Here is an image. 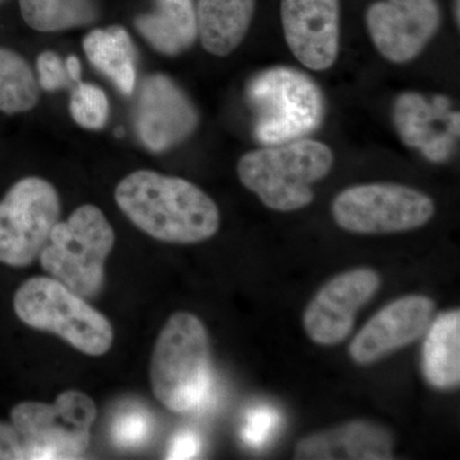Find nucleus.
<instances>
[{
	"label": "nucleus",
	"instance_id": "nucleus-24",
	"mask_svg": "<svg viewBox=\"0 0 460 460\" xmlns=\"http://www.w3.org/2000/svg\"><path fill=\"white\" fill-rule=\"evenodd\" d=\"M151 431L153 420L146 411H126L115 420L111 428V438L117 447L136 449L147 443Z\"/></svg>",
	"mask_w": 460,
	"mask_h": 460
},
{
	"label": "nucleus",
	"instance_id": "nucleus-12",
	"mask_svg": "<svg viewBox=\"0 0 460 460\" xmlns=\"http://www.w3.org/2000/svg\"><path fill=\"white\" fill-rule=\"evenodd\" d=\"M284 39L305 68L328 71L341 53L339 0H280Z\"/></svg>",
	"mask_w": 460,
	"mask_h": 460
},
{
	"label": "nucleus",
	"instance_id": "nucleus-23",
	"mask_svg": "<svg viewBox=\"0 0 460 460\" xmlns=\"http://www.w3.org/2000/svg\"><path fill=\"white\" fill-rule=\"evenodd\" d=\"M72 118L86 129H100L109 115V102L104 91L95 84L78 83L69 102Z\"/></svg>",
	"mask_w": 460,
	"mask_h": 460
},
{
	"label": "nucleus",
	"instance_id": "nucleus-11",
	"mask_svg": "<svg viewBox=\"0 0 460 460\" xmlns=\"http://www.w3.org/2000/svg\"><path fill=\"white\" fill-rule=\"evenodd\" d=\"M380 287V274L374 269L341 272L323 284L305 308V334L314 343L325 347L341 344L352 332L357 314Z\"/></svg>",
	"mask_w": 460,
	"mask_h": 460
},
{
	"label": "nucleus",
	"instance_id": "nucleus-16",
	"mask_svg": "<svg viewBox=\"0 0 460 460\" xmlns=\"http://www.w3.org/2000/svg\"><path fill=\"white\" fill-rule=\"evenodd\" d=\"M394 456V438L383 426L357 420L302 438L295 458L302 460H386Z\"/></svg>",
	"mask_w": 460,
	"mask_h": 460
},
{
	"label": "nucleus",
	"instance_id": "nucleus-26",
	"mask_svg": "<svg viewBox=\"0 0 460 460\" xmlns=\"http://www.w3.org/2000/svg\"><path fill=\"white\" fill-rule=\"evenodd\" d=\"M38 72L39 84L47 91L65 89L72 83L66 63L53 51H45L39 56Z\"/></svg>",
	"mask_w": 460,
	"mask_h": 460
},
{
	"label": "nucleus",
	"instance_id": "nucleus-21",
	"mask_svg": "<svg viewBox=\"0 0 460 460\" xmlns=\"http://www.w3.org/2000/svg\"><path fill=\"white\" fill-rule=\"evenodd\" d=\"M20 8L27 25L41 32L90 25L98 18L93 0H20Z\"/></svg>",
	"mask_w": 460,
	"mask_h": 460
},
{
	"label": "nucleus",
	"instance_id": "nucleus-22",
	"mask_svg": "<svg viewBox=\"0 0 460 460\" xmlns=\"http://www.w3.org/2000/svg\"><path fill=\"white\" fill-rule=\"evenodd\" d=\"M40 87L31 66L16 51L0 48V111L25 113L36 107Z\"/></svg>",
	"mask_w": 460,
	"mask_h": 460
},
{
	"label": "nucleus",
	"instance_id": "nucleus-30",
	"mask_svg": "<svg viewBox=\"0 0 460 460\" xmlns=\"http://www.w3.org/2000/svg\"><path fill=\"white\" fill-rule=\"evenodd\" d=\"M453 16L456 21V27L459 29L460 25V11H459V0H453Z\"/></svg>",
	"mask_w": 460,
	"mask_h": 460
},
{
	"label": "nucleus",
	"instance_id": "nucleus-5",
	"mask_svg": "<svg viewBox=\"0 0 460 460\" xmlns=\"http://www.w3.org/2000/svg\"><path fill=\"white\" fill-rule=\"evenodd\" d=\"M114 230L98 206L84 205L58 222L39 259L51 278L75 295L95 298L105 281V261L113 250Z\"/></svg>",
	"mask_w": 460,
	"mask_h": 460
},
{
	"label": "nucleus",
	"instance_id": "nucleus-7",
	"mask_svg": "<svg viewBox=\"0 0 460 460\" xmlns=\"http://www.w3.org/2000/svg\"><path fill=\"white\" fill-rule=\"evenodd\" d=\"M95 402L68 390L53 404L20 402L12 410V425L22 444L23 459H78L89 447L96 420Z\"/></svg>",
	"mask_w": 460,
	"mask_h": 460
},
{
	"label": "nucleus",
	"instance_id": "nucleus-19",
	"mask_svg": "<svg viewBox=\"0 0 460 460\" xmlns=\"http://www.w3.org/2000/svg\"><path fill=\"white\" fill-rule=\"evenodd\" d=\"M138 32L154 49L177 56L195 44L199 36L193 0H156V9L136 20Z\"/></svg>",
	"mask_w": 460,
	"mask_h": 460
},
{
	"label": "nucleus",
	"instance_id": "nucleus-6",
	"mask_svg": "<svg viewBox=\"0 0 460 460\" xmlns=\"http://www.w3.org/2000/svg\"><path fill=\"white\" fill-rule=\"evenodd\" d=\"M13 305L30 328L56 334L89 356H102L113 344L114 332L107 317L54 278L26 280L18 288Z\"/></svg>",
	"mask_w": 460,
	"mask_h": 460
},
{
	"label": "nucleus",
	"instance_id": "nucleus-9",
	"mask_svg": "<svg viewBox=\"0 0 460 460\" xmlns=\"http://www.w3.org/2000/svg\"><path fill=\"white\" fill-rule=\"evenodd\" d=\"M59 217L53 184L39 177L18 181L0 201V262L25 268L35 261Z\"/></svg>",
	"mask_w": 460,
	"mask_h": 460
},
{
	"label": "nucleus",
	"instance_id": "nucleus-18",
	"mask_svg": "<svg viewBox=\"0 0 460 460\" xmlns=\"http://www.w3.org/2000/svg\"><path fill=\"white\" fill-rule=\"evenodd\" d=\"M422 374L429 386L456 389L460 384V311H447L429 323L422 348Z\"/></svg>",
	"mask_w": 460,
	"mask_h": 460
},
{
	"label": "nucleus",
	"instance_id": "nucleus-29",
	"mask_svg": "<svg viewBox=\"0 0 460 460\" xmlns=\"http://www.w3.org/2000/svg\"><path fill=\"white\" fill-rule=\"evenodd\" d=\"M66 68L74 83H81V62L77 57L69 56L66 58Z\"/></svg>",
	"mask_w": 460,
	"mask_h": 460
},
{
	"label": "nucleus",
	"instance_id": "nucleus-25",
	"mask_svg": "<svg viewBox=\"0 0 460 460\" xmlns=\"http://www.w3.org/2000/svg\"><path fill=\"white\" fill-rule=\"evenodd\" d=\"M280 425V414L266 405L252 408L248 411L243 428L241 429V438L248 447H263L271 436L275 434Z\"/></svg>",
	"mask_w": 460,
	"mask_h": 460
},
{
	"label": "nucleus",
	"instance_id": "nucleus-20",
	"mask_svg": "<svg viewBox=\"0 0 460 460\" xmlns=\"http://www.w3.org/2000/svg\"><path fill=\"white\" fill-rule=\"evenodd\" d=\"M84 50L91 65L123 93L131 95L136 83V49L122 26L93 30L84 38Z\"/></svg>",
	"mask_w": 460,
	"mask_h": 460
},
{
	"label": "nucleus",
	"instance_id": "nucleus-28",
	"mask_svg": "<svg viewBox=\"0 0 460 460\" xmlns=\"http://www.w3.org/2000/svg\"><path fill=\"white\" fill-rule=\"evenodd\" d=\"M23 459L22 444L13 425L0 423V460Z\"/></svg>",
	"mask_w": 460,
	"mask_h": 460
},
{
	"label": "nucleus",
	"instance_id": "nucleus-8",
	"mask_svg": "<svg viewBox=\"0 0 460 460\" xmlns=\"http://www.w3.org/2000/svg\"><path fill=\"white\" fill-rule=\"evenodd\" d=\"M435 213L434 199L429 195L393 181L348 187L332 204L334 222L354 234L411 232L425 226Z\"/></svg>",
	"mask_w": 460,
	"mask_h": 460
},
{
	"label": "nucleus",
	"instance_id": "nucleus-4",
	"mask_svg": "<svg viewBox=\"0 0 460 460\" xmlns=\"http://www.w3.org/2000/svg\"><path fill=\"white\" fill-rule=\"evenodd\" d=\"M246 95L255 114L253 133L263 146L305 138L325 118V96L319 84L293 66L262 69L251 78Z\"/></svg>",
	"mask_w": 460,
	"mask_h": 460
},
{
	"label": "nucleus",
	"instance_id": "nucleus-10",
	"mask_svg": "<svg viewBox=\"0 0 460 460\" xmlns=\"http://www.w3.org/2000/svg\"><path fill=\"white\" fill-rule=\"evenodd\" d=\"M441 26L438 0H378L366 12L375 49L393 65L419 58Z\"/></svg>",
	"mask_w": 460,
	"mask_h": 460
},
{
	"label": "nucleus",
	"instance_id": "nucleus-14",
	"mask_svg": "<svg viewBox=\"0 0 460 460\" xmlns=\"http://www.w3.org/2000/svg\"><path fill=\"white\" fill-rule=\"evenodd\" d=\"M198 108L172 78L153 75L142 84L136 128L145 146L163 153L183 144L198 129Z\"/></svg>",
	"mask_w": 460,
	"mask_h": 460
},
{
	"label": "nucleus",
	"instance_id": "nucleus-13",
	"mask_svg": "<svg viewBox=\"0 0 460 460\" xmlns=\"http://www.w3.org/2000/svg\"><path fill=\"white\" fill-rule=\"evenodd\" d=\"M392 118L402 144L419 150L429 162L441 164L453 156L460 117L447 96L429 99L416 91H405L395 99Z\"/></svg>",
	"mask_w": 460,
	"mask_h": 460
},
{
	"label": "nucleus",
	"instance_id": "nucleus-17",
	"mask_svg": "<svg viewBox=\"0 0 460 460\" xmlns=\"http://www.w3.org/2000/svg\"><path fill=\"white\" fill-rule=\"evenodd\" d=\"M256 0H199V38L208 54L228 57L246 39Z\"/></svg>",
	"mask_w": 460,
	"mask_h": 460
},
{
	"label": "nucleus",
	"instance_id": "nucleus-27",
	"mask_svg": "<svg viewBox=\"0 0 460 460\" xmlns=\"http://www.w3.org/2000/svg\"><path fill=\"white\" fill-rule=\"evenodd\" d=\"M201 438L196 432L190 429H183L178 432L172 438L171 445H169L166 458L168 459H193L199 456L201 453Z\"/></svg>",
	"mask_w": 460,
	"mask_h": 460
},
{
	"label": "nucleus",
	"instance_id": "nucleus-2",
	"mask_svg": "<svg viewBox=\"0 0 460 460\" xmlns=\"http://www.w3.org/2000/svg\"><path fill=\"white\" fill-rule=\"evenodd\" d=\"M335 157L325 142L299 138L248 151L237 164L239 181L278 213H293L313 204L314 184L328 177Z\"/></svg>",
	"mask_w": 460,
	"mask_h": 460
},
{
	"label": "nucleus",
	"instance_id": "nucleus-3",
	"mask_svg": "<svg viewBox=\"0 0 460 460\" xmlns=\"http://www.w3.org/2000/svg\"><path fill=\"white\" fill-rule=\"evenodd\" d=\"M157 401L174 413H187L208 402L213 389L208 330L196 314H172L160 332L150 366Z\"/></svg>",
	"mask_w": 460,
	"mask_h": 460
},
{
	"label": "nucleus",
	"instance_id": "nucleus-1",
	"mask_svg": "<svg viewBox=\"0 0 460 460\" xmlns=\"http://www.w3.org/2000/svg\"><path fill=\"white\" fill-rule=\"evenodd\" d=\"M115 201L138 229L166 243H199L219 230L214 199L183 178L133 172L118 184Z\"/></svg>",
	"mask_w": 460,
	"mask_h": 460
},
{
	"label": "nucleus",
	"instance_id": "nucleus-15",
	"mask_svg": "<svg viewBox=\"0 0 460 460\" xmlns=\"http://www.w3.org/2000/svg\"><path fill=\"white\" fill-rule=\"evenodd\" d=\"M435 307L434 299L422 295L404 296L390 302L353 338L350 358L357 365H374L419 341L434 320Z\"/></svg>",
	"mask_w": 460,
	"mask_h": 460
}]
</instances>
